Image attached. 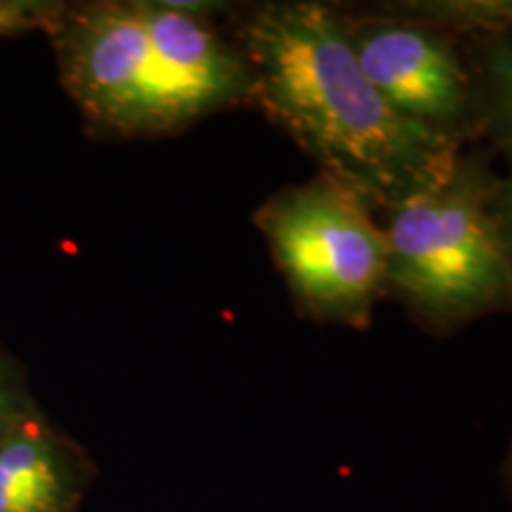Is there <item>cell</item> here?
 Listing matches in <instances>:
<instances>
[{"mask_svg":"<svg viewBox=\"0 0 512 512\" xmlns=\"http://www.w3.org/2000/svg\"><path fill=\"white\" fill-rule=\"evenodd\" d=\"M223 29L245 55L252 107L373 211L439 183L463 150L392 110L358 67L335 3L235 5Z\"/></svg>","mask_w":512,"mask_h":512,"instance_id":"cell-1","label":"cell"},{"mask_svg":"<svg viewBox=\"0 0 512 512\" xmlns=\"http://www.w3.org/2000/svg\"><path fill=\"white\" fill-rule=\"evenodd\" d=\"M494 157L484 143L465 147L439 183L384 211V297L430 335L512 311V273L491 207L501 176Z\"/></svg>","mask_w":512,"mask_h":512,"instance_id":"cell-2","label":"cell"},{"mask_svg":"<svg viewBox=\"0 0 512 512\" xmlns=\"http://www.w3.org/2000/svg\"><path fill=\"white\" fill-rule=\"evenodd\" d=\"M48 36L62 86L95 136H174L223 112L157 46L140 0L62 3Z\"/></svg>","mask_w":512,"mask_h":512,"instance_id":"cell-3","label":"cell"},{"mask_svg":"<svg viewBox=\"0 0 512 512\" xmlns=\"http://www.w3.org/2000/svg\"><path fill=\"white\" fill-rule=\"evenodd\" d=\"M252 221L304 318L351 330L373 325L387 290V238L354 190L318 171L266 197Z\"/></svg>","mask_w":512,"mask_h":512,"instance_id":"cell-4","label":"cell"},{"mask_svg":"<svg viewBox=\"0 0 512 512\" xmlns=\"http://www.w3.org/2000/svg\"><path fill=\"white\" fill-rule=\"evenodd\" d=\"M337 12L358 67L396 114L458 150L482 143L463 38L375 5Z\"/></svg>","mask_w":512,"mask_h":512,"instance_id":"cell-5","label":"cell"},{"mask_svg":"<svg viewBox=\"0 0 512 512\" xmlns=\"http://www.w3.org/2000/svg\"><path fill=\"white\" fill-rule=\"evenodd\" d=\"M88 479L79 448L41 408L0 441V512H76Z\"/></svg>","mask_w":512,"mask_h":512,"instance_id":"cell-6","label":"cell"},{"mask_svg":"<svg viewBox=\"0 0 512 512\" xmlns=\"http://www.w3.org/2000/svg\"><path fill=\"white\" fill-rule=\"evenodd\" d=\"M463 38L482 143L512 166V27Z\"/></svg>","mask_w":512,"mask_h":512,"instance_id":"cell-7","label":"cell"},{"mask_svg":"<svg viewBox=\"0 0 512 512\" xmlns=\"http://www.w3.org/2000/svg\"><path fill=\"white\" fill-rule=\"evenodd\" d=\"M377 10L444 27L458 36L491 34L512 27V0H408L380 3Z\"/></svg>","mask_w":512,"mask_h":512,"instance_id":"cell-8","label":"cell"},{"mask_svg":"<svg viewBox=\"0 0 512 512\" xmlns=\"http://www.w3.org/2000/svg\"><path fill=\"white\" fill-rule=\"evenodd\" d=\"M34 411H38V403L31 396L27 368L0 347V441Z\"/></svg>","mask_w":512,"mask_h":512,"instance_id":"cell-9","label":"cell"},{"mask_svg":"<svg viewBox=\"0 0 512 512\" xmlns=\"http://www.w3.org/2000/svg\"><path fill=\"white\" fill-rule=\"evenodd\" d=\"M62 3L50 0H0V38L48 31L60 15Z\"/></svg>","mask_w":512,"mask_h":512,"instance_id":"cell-10","label":"cell"},{"mask_svg":"<svg viewBox=\"0 0 512 512\" xmlns=\"http://www.w3.org/2000/svg\"><path fill=\"white\" fill-rule=\"evenodd\" d=\"M494 221L498 228V238H501L505 259H508L512 273V166L505 169V174L498 176V185L494 192Z\"/></svg>","mask_w":512,"mask_h":512,"instance_id":"cell-11","label":"cell"},{"mask_svg":"<svg viewBox=\"0 0 512 512\" xmlns=\"http://www.w3.org/2000/svg\"><path fill=\"white\" fill-rule=\"evenodd\" d=\"M508 477H510V484H512V451H510V460H508Z\"/></svg>","mask_w":512,"mask_h":512,"instance_id":"cell-12","label":"cell"}]
</instances>
